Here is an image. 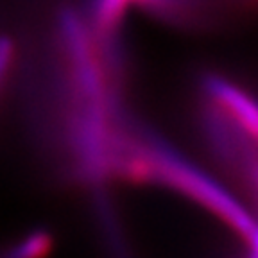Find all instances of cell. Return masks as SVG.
<instances>
[{
  "mask_svg": "<svg viewBox=\"0 0 258 258\" xmlns=\"http://www.w3.org/2000/svg\"><path fill=\"white\" fill-rule=\"evenodd\" d=\"M247 4H258V0H246Z\"/></svg>",
  "mask_w": 258,
  "mask_h": 258,
  "instance_id": "1",
  "label": "cell"
}]
</instances>
